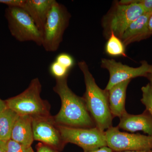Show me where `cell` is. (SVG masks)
Segmentation results:
<instances>
[{"mask_svg":"<svg viewBox=\"0 0 152 152\" xmlns=\"http://www.w3.org/2000/svg\"><path fill=\"white\" fill-rule=\"evenodd\" d=\"M142 103L146 107V110L152 117V87L150 83L142 87Z\"/></svg>","mask_w":152,"mask_h":152,"instance_id":"ac0fdd59","label":"cell"},{"mask_svg":"<svg viewBox=\"0 0 152 152\" xmlns=\"http://www.w3.org/2000/svg\"><path fill=\"white\" fill-rule=\"evenodd\" d=\"M37 152H54L50 148L46 146L42 145L39 147Z\"/></svg>","mask_w":152,"mask_h":152,"instance_id":"d4e9b609","label":"cell"},{"mask_svg":"<svg viewBox=\"0 0 152 152\" xmlns=\"http://www.w3.org/2000/svg\"><path fill=\"white\" fill-rule=\"evenodd\" d=\"M67 77L56 79L53 91L61 102L60 111L53 121L57 125L74 128H90L96 126L83 99L78 96L69 88Z\"/></svg>","mask_w":152,"mask_h":152,"instance_id":"6da1fadb","label":"cell"},{"mask_svg":"<svg viewBox=\"0 0 152 152\" xmlns=\"http://www.w3.org/2000/svg\"><path fill=\"white\" fill-rule=\"evenodd\" d=\"M18 115L7 107L0 113V140H10L12 131Z\"/></svg>","mask_w":152,"mask_h":152,"instance_id":"2e32d148","label":"cell"},{"mask_svg":"<svg viewBox=\"0 0 152 152\" xmlns=\"http://www.w3.org/2000/svg\"><path fill=\"white\" fill-rule=\"evenodd\" d=\"M146 78L149 81L150 84L152 87V72L147 75Z\"/></svg>","mask_w":152,"mask_h":152,"instance_id":"f1b7e54d","label":"cell"},{"mask_svg":"<svg viewBox=\"0 0 152 152\" xmlns=\"http://www.w3.org/2000/svg\"><path fill=\"white\" fill-rule=\"evenodd\" d=\"M49 71L56 79H60L68 77L70 70L54 61L50 65Z\"/></svg>","mask_w":152,"mask_h":152,"instance_id":"d6986e66","label":"cell"},{"mask_svg":"<svg viewBox=\"0 0 152 152\" xmlns=\"http://www.w3.org/2000/svg\"><path fill=\"white\" fill-rule=\"evenodd\" d=\"M118 127H111L105 132L107 146L117 152L152 150V136L123 132Z\"/></svg>","mask_w":152,"mask_h":152,"instance_id":"ba28073f","label":"cell"},{"mask_svg":"<svg viewBox=\"0 0 152 152\" xmlns=\"http://www.w3.org/2000/svg\"><path fill=\"white\" fill-rule=\"evenodd\" d=\"M55 61L69 70L75 66V61L73 57L67 53H60L56 57Z\"/></svg>","mask_w":152,"mask_h":152,"instance_id":"44dd1931","label":"cell"},{"mask_svg":"<svg viewBox=\"0 0 152 152\" xmlns=\"http://www.w3.org/2000/svg\"><path fill=\"white\" fill-rule=\"evenodd\" d=\"M105 50L107 54L111 56L126 57V46L119 38L113 33L108 38L105 47Z\"/></svg>","mask_w":152,"mask_h":152,"instance_id":"e0dca14e","label":"cell"},{"mask_svg":"<svg viewBox=\"0 0 152 152\" xmlns=\"http://www.w3.org/2000/svg\"><path fill=\"white\" fill-rule=\"evenodd\" d=\"M55 0H26L23 9L33 19L42 34L49 12Z\"/></svg>","mask_w":152,"mask_h":152,"instance_id":"4fadbf2b","label":"cell"},{"mask_svg":"<svg viewBox=\"0 0 152 152\" xmlns=\"http://www.w3.org/2000/svg\"><path fill=\"white\" fill-rule=\"evenodd\" d=\"M70 17L66 7L55 1L48 15L42 33V46L46 51L55 52L58 50Z\"/></svg>","mask_w":152,"mask_h":152,"instance_id":"5b68a950","label":"cell"},{"mask_svg":"<svg viewBox=\"0 0 152 152\" xmlns=\"http://www.w3.org/2000/svg\"><path fill=\"white\" fill-rule=\"evenodd\" d=\"M7 108V106L5 101H3L2 100L0 99V113H1Z\"/></svg>","mask_w":152,"mask_h":152,"instance_id":"4316f807","label":"cell"},{"mask_svg":"<svg viewBox=\"0 0 152 152\" xmlns=\"http://www.w3.org/2000/svg\"><path fill=\"white\" fill-rule=\"evenodd\" d=\"M148 28L150 34L152 35V13L150 16L148 21Z\"/></svg>","mask_w":152,"mask_h":152,"instance_id":"83f0119b","label":"cell"},{"mask_svg":"<svg viewBox=\"0 0 152 152\" xmlns=\"http://www.w3.org/2000/svg\"><path fill=\"white\" fill-rule=\"evenodd\" d=\"M120 118L119 128L132 132L142 131L152 136V117L146 110L138 115H131L126 112Z\"/></svg>","mask_w":152,"mask_h":152,"instance_id":"8fae6325","label":"cell"},{"mask_svg":"<svg viewBox=\"0 0 152 152\" xmlns=\"http://www.w3.org/2000/svg\"><path fill=\"white\" fill-rule=\"evenodd\" d=\"M26 0H0V4H4L8 7L23 8Z\"/></svg>","mask_w":152,"mask_h":152,"instance_id":"7402d4cb","label":"cell"},{"mask_svg":"<svg viewBox=\"0 0 152 152\" xmlns=\"http://www.w3.org/2000/svg\"><path fill=\"white\" fill-rule=\"evenodd\" d=\"M101 67L108 71L110 79L105 90L109 91L115 85L125 81L131 80L137 77H145L152 72V65L147 61H142L137 67H132L124 64L115 60L103 58Z\"/></svg>","mask_w":152,"mask_h":152,"instance_id":"9c48e42d","label":"cell"},{"mask_svg":"<svg viewBox=\"0 0 152 152\" xmlns=\"http://www.w3.org/2000/svg\"><path fill=\"white\" fill-rule=\"evenodd\" d=\"M5 152H34L31 147L24 145L13 140L7 142Z\"/></svg>","mask_w":152,"mask_h":152,"instance_id":"ffe728a7","label":"cell"},{"mask_svg":"<svg viewBox=\"0 0 152 152\" xmlns=\"http://www.w3.org/2000/svg\"><path fill=\"white\" fill-rule=\"evenodd\" d=\"M145 13H152V0H138Z\"/></svg>","mask_w":152,"mask_h":152,"instance_id":"603a6c76","label":"cell"},{"mask_svg":"<svg viewBox=\"0 0 152 152\" xmlns=\"http://www.w3.org/2000/svg\"><path fill=\"white\" fill-rule=\"evenodd\" d=\"M119 152H152V151H126Z\"/></svg>","mask_w":152,"mask_h":152,"instance_id":"f546056e","label":"cell"},{"mask_svg":"<svg viewBox=\"0 0 152 152\" xmlns=\"http://www.w3.org/2000/svg\"><path fill=\"white\" fill-rule=\"evenodd\" d=\"M42 85L38 78L33 79L23 92L5 101L7 107L19 115L32 118H50L47 102L41 97Z\"/></svg>","mask_w":152,"mask_h":152,"instance_id":"277c9868","label":"cell"},{"mask_svg":"<svg viewBox=\"0 0 152 152\" xmlns=\"http://www.w3.org/2000/svg\"><path fill=\"white\" fill-rule=\"evenodd\" d=\"M145 13L138 0L115 2L102 20L105 36L113 33L121 39L129 25Z\"/></svg>","mask_w":152,"mask_h":152,"instance_id":"3957f363","label":"cell"},{"mask_svg":"<svg viewBox=\"0 0 152 152\" xmlns=\"http://www.w3.org/2000/svg\"><path fill=\"white\" fill-rule=\"evenodd\" d=\"M5 16L12 35L20 42L32 41L42 46L43 35L29 14L21 8L8 7Z\"/></svg>","mask_w":152,"mask_h":152,"instance_id":"8992f818","label":"cell"},{"mask_svg":"<svg viewBox=\"0 0 152 152\" xmlns=\"http://www.w3.org/2000/svg\"><path fill=\"white\" fill-rule=\"evenodd\" d=\"M55 124L53 120L51 117L33 118L32 128L34 140L51 146L59 145L63 140L58 128L54 126Z\"/></svg>","mask_w":152,"mask_h":152,"instance_id":"30bf717a","label":"cell"},{"mask_svg":"<svg viewBox=\"0 0 152 152\" xmlns=\"http://www.w3.org/2000/svg\"><path fill=\"white\" fill-rule=\"evenodd\" d=\"M131 81L128 80L121 82L108 91L109 106L113 117L120 118L126 113L125 109L126 92Z\"/></svg>","mask_w":152,"mask_h":152,"instance_id":"9a60e30c","label":"cell"},{"mask_svg":"<svg viewBox=\"0 0 152 152\" xmlns=\"http://www.w3.org/2000/svg\"><path fill=\"white\" fill-rule=\"evenodd\" d=\"M64 142L75 144L89 151L107 146L105 132L96 127L90 128H74L57 125Z\"/></svg>","mask_w":152,"mask_h":152,"instance_id":"52a82bcc","label":"cell"},{"mask_svg":"<svg viewBox=\"0 0 152 152\" xmlns=\"http://www.w3.org/2000/svg\"><path fill=\"white\" fill-rule=\"evenodd\" d=\"M84 152H113V150L108 146H104L102 147L97 149L89 151H84Z\"/></svg>","mask_w":152,"mask_h":152,"instance_id":"cb8c5ba5","label":"cell"},{"mask_svg":"<svg viewBox=\"0 0 152 152\" xmlns=\"http://www.w3.org/2000/svg\"><path fill=\"white\" fill-rule=\"evenodd\" d=\"M78 65L84 78L86 91L83 99L87 110L96 127L105 132L112 126L113 118L109 106L108 92L98 86L85 61L79 62Z\"/></svg>","mask_w":152,"mask_h":152,"instance_id":"7a4b0ae2","label":"cell"},{"mask_svg":"<svg viewBox=\"0 0 152 152\" xmlns=\"http://www.w3.org/2000/svg\"><path fill=\"white\" fill-rule=\"evenodd\" d=\"M152 13H145L128 27L121 39L125 46L146 39L151 36L149 30L148 21Z\"/></svg>","mask_w":152,"mask_h":152,"instance_id":"7c38bea8","label":"cell"},{"mask_svg":"<svg viewBox=\"0 0 152 152\" xmlns=\"http://www.w3.org/2000/svg\"><path fill=\"white\" fill-rule=\"evenodd\" d=\"M7 142L0 140V152H5Z\"/></svg>","mask_w":152,"mask_h":152,"instance_id":"484cf974","label":"cell"},{"mask_svg":"<svg viewBox=\"0 0 152 152\" xmlns=\"http://www.w3.org/2000/svg\"><path fill=\"white\" fill-rule=\"evenodd\" d=\"M32 117L19 115L14 124L11 139L19 143L31 146L34 140L33 136Z\"/></svg>","mask_w":152,"mask_h":152,"instance_id":"5bb4252c","label":"cell"}]
</instances>
